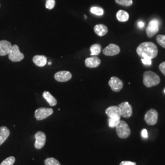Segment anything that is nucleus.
<instances>
[{
	"instance_id": "aec40b11",
	"label": "nucleus",
	"mask_w": 165,
	"mask_h": 165,
	"mask_svg": "<svg viewBox=\"0 0 165 165\" xmlns=\"http://www.w3.org/2000/svg\"><path fill=\"white\" fill-rule=\"evenodd\" d=\"M116 17H117V19L119 21L125 22L129 20V14L126 11L120 10L117 12Z\"/></svg>"
},
{
	"instance_id": "b1692460",
	"label": "nucleus",
	"mask_w": 165,
	"mask_h": 165,
	"mask_svg": "<svg viewBox=\"0 0 165 165\" xmlns=\"http://www.w3.org/2000/svg\"><path fill=\"white\" fill-rule=\"evenodd\" d=\"M15 161V158L13 156L9 157L6 158L2 163L0 164V165H13Z\"/></svg>"
},
{
	"instance_id": "5701e85b",
	"label": "nucleus",
	"mask_w": 165,
	"mask_h": 165,
	"mask_svg": "<svg viewBox=\"0 0 165 165\" xmlns=\"http://www.w3.org/2000/svg\"><path fill=\"white\" fill-rule=\"evenodd\" d=\"M90 12L91 13L95 14L98 16H102L103 15L104 11L103 9L102 8L100 7H97V6H94L90 8Z\"/></svg>"
},
{
	"instance_id": "7ed1b4c3",
	"label": "nucleus",
	"mask_w": 165,
	"mask_h": 165,
	"mask_svg": "<svg viewBox=\"0 0 165 165\" xmlns=\"http://www.w3.org/2000/svg\"><path fill=\"white\" fill-rule=\"evenodd\" d=\"M116 129L117 135L122 139L127 138L131 133L129 125L124 121H120L119 123L116 127Z\"/></svg>"
},
{
	"instance_id": "1a4fd4ad",
	"label": "nucleus",
	"mask_w": 165,
	"mask_h": 165,
	"mask_svg": "<svg viewBox=\"0 0 165 165\" xmlns=\"http://www.w3.org/2000/svg\"><path fill=\"white\" fill-rule=\"evenodd\" d=\"M120 108L121 116L125 118H129L132 115V107L128 102L121 103L118 106Z\"/></svg>"
},
{
	"instance_id": "7c9ffc66",
	"label": "nucleus",
	"mask_w": 165,
	"mask_h": 165,
	"mask_svg": "<svg viewBox=\"0 0 165 165\" xmlns=\"http://www.w3.org/2000/svg\"><path fill=\"white\" fill-rule=\"evenodd\" d=\"M120 165H136V163L131 162L129 161H124L120 163Z\"/></svg>"
},
{
	"instance_id": "4be33fe9",
	"label": "nucleus",
	"mask_w": 165,
	"mask_h": 165,
	"mask_svg": "<svg viewBox=\"0 0 165 165\" xmlns=\"http://www.w3.org/2000/svg\"><path fill=\"white\" fill-rule=\"evenodd\" d=\"M121 121V117H109V127L111 128L116 127Z\"/></svg>"
},
{
	"instance_id": "412c9836",
	"label": "nucleus",
	"mask_w": 165,
	"mask_h": 165,
	"mask_svg": "<svg viewBox=\"0 0 165 165\" xmlns=\"http://www.w3.org/2000/svg\"><path fill=\"white\" fill-rule=\"evenodd\" d=\"M90 56H97L102 51V46L99 43H96L92 45L90 48Z\"/></svg>"
},
{
	"instance_id": "f3484780",
	"label": "nucleus",
	"mask_w": 165,
	"mask_h": 165,
	"mask_svg": "<svg viewBox=\"0 0 165 165\" xmlns=\"http://www.w3.org/2000/svg\"><path fill=\"white\" fill-rule=\"evenodd\" d=\"M33 61L38 67H43L47 63V58L43 55H36L33 57Z\"/></svg>"
},
{
	"instance_id": "4468645a",
	"label": "nucleus",
	"mask_w": 165,
	"mask_h": 165,
	"mask_svg": "<svg viewBox=\"0 0 165 165\" xmlns=\"http://www.w3.org/2000/svg\"><path fill=\"white\" fill-rule=\"evenodd\" d=\"M101 64L100 59L96 56H92L85 60V65L89 68H96Z\"/></svg>"
},
{
	"instance_id": "9b49d317",
	"label": "nucleus",
	"mask_w": 165,
	"mask_h": 165,
	"mask_svg": "<svg viewBox=\"0 0 165 165\" xmlns=\"http://www.w3.org/2000/svg\"><path fill=\"white\" fill-rule=\"evenodd\" d=\"M36 142L34 146L37 149L43 148L46 143V135L42 132H37L35 135Z\"/></svg>"
},
{
	"instance_id": "ddd939ff",
	"label": "nucleus",
	"mask_w": 165,
	"mask_h": 165,
	"mask_svg": "<svg viewBox=\"0 0 165 165\" xmlns=\"http://www.w3.org/2000/svg\"><path fill=\"white\" fill-rule=\"evenodd\" d=\"M12 44L8 40L0 41V56H6L9 54L12 48Z\"/></svg>"
},
{
	"instance_id": "20e7f679",
	"label": "nucleus",
	"mask_w": 165,
	"mask_h": 165,
	"mask_svg": "<svg viewBox=\"0 0 165 165\" xmlns=\"http://www.w3.org/2000/svg\"><path fill=\"white\" fill-rule=\"evenodd\" d=\"M9 58L12 62H20L24 59V55L20 52L18 45H14L12 46L11 50L9 52Z\"/></svg>"
},
{
	"instance_id": "a211bd4d",
	"label": "nucleus",
	"mask_w": 165,
	"mask_h": 165,
	"mask_svg": "<svg viewBox=\"0 0 165 165\" xmlns=\"http://www.w3.org/2000/svg\"><path fill=\"white\" fill-rule=\"evenodd\" d=\"M94 31L95 33L100 37H102L106 35L108 33V28L102 24L96 25L94 27Z\"/></svg>"
},
{
	"instance_id": "bb28decb",
	"label": "nucleus",
	"mask_w": 165,
	"mask_h": 165,
	"mask_svg": "<svg viewBox=\"0 0 165 165\" xmlns=\"http://www.w3.org/2000/svg\"><path fill=\"white\" fill-rule=\"evenodd\" d=\"M157 42L160 46L163 47V48L165 49V36L164 35L157 36Z\"/></svg>"
},
{
	"instance_id": "393cba45",
	"label": "nucleus",
	"mask_w": 165,
	"mask_h": 165,
	"mask_svg": "<svg viewBox=\"0 0 165 165\" xmlns=\"http://www.w3.org/2000/svg\"><path fill=\"white\" fill-rule=\"evenodd\" d=\"M45 165H61L60 163L54 158H49L45 160Z\"/></svg>"
},
{
	"instance_id": "f03ea898",
	"label": "nucleus",
	"mask_w": 165,
	"mask_h": 165,
	"mask_svg": "<svg viewBox=\"0 0 165 165\" xmlns=\"http://www.w3.org/2000/svg\"><path fill=\"white\" fill-rule=\"evenodd\" d=\"M160 82L159 76L154 72L146 71L143 75V83L148 87L158 84Z\"/></svg>"
},
{
	"instance_id": "473e14b6",
	"label": "nucleus",
	"mask_w": 165,
	"mask_h": 165,
	"mask_svg": "<svg viewBox=\"0 0 165 165\" xmlns=\"http://www.w3.org/2000/svg\"><path fill=\"white\" fill-rule=\"evenodd\" d=\"M138 26L139 28H143L144 27V23L142 21H139L138 23Z\"/></svg>"
},
{
	"instance_id": "6e6552de",
	"label": "nucleus",
	"mask_w": 165,
	"mask_h": 165,
	"mask_svg": "<svg viewBox=\"0 0 165 165\" xmlns=\"http://www.w3.org/2000/svg\"><path fill=\"white\" fill-rule=\"evenodd\" d=\"M108 84L111 89L114 92H118L121 90L124 86L123 81L116 77H111L108 82Z\"/></svg>"
},
{
	"instance_id": "c756f323",
	"label": "nucleus",
	"mask_w": 165,
	"mask_h": 165,
	"mask_svg": "<svg viewBox=\"0 0 165 165\" xmlns=\"http://www.w3.org/2000/svg\"><path fill=\"white\" fill-rule=\"evenodd\" d=\"M159 68L161 73L165 76V61L161 62L159 65Z\"/></svg>"
},
{
	"instance_id": "9d476101",
	"label": "nucleus",
	"mask_w": 165,
	"mask_h": 165,
	"mask_svg": "<svg viewBox=\"0 0 165 165\" xmlns=\"http://www.w3.org/2000/svg\"><path fill=\"white\" fill-rule=\"evenodd\" d=\"M120 51L121 49L118 45L111 43L103 50V53L105 56H113L118 55L120 53Z\"/></svg>"
},
{
	"instance_id": "2eb2a0df",
	"label": "nucleus",
	"mask_w": 165,
	"mask_h": 165,
	"mask_svg": "<svg viewBox=\"0 0 165 165\" xmlns=\"http://www.w3.org/2000/svg\"><path fill=\"white\" fill-rule=\"evenodd\" d=\"M106 114L109 117H121V114L120 108L118 106H111L106 111Z\"/></svg>"
},
{
	"instance_id": "72a5a7b5",
	"label": "nucleus",
	"mask_w": 165,
	"mask_h": 165,
	"mask_svg": "<svg viewBox=\"0 0 165 165\" xmlns=\"http://www.w3.org/2000/svg\"><path fill=\"white\" fill-rule=\"evenodd\" d=\"M48 64H49V65H50V64H52V62H49V63H48Z\"/></svg>"
},
{
	"instance_id": "f257e3e1",
	"label": "nucleus",
	"mask_w": 165,
	"mask_h": 165,
	"mask_svg": "<svg viewBox=\"0 0 165 165\" xmlns=\"http://www.w3.org/2000/svg\"><path fill=\"white\" fill-rule=\"evenodd\" d=\"M136 53L141 58L148 57L152 59L157 56L158 48L154 43L145 42L141 43L138 46Z\"/></svg>"
},
{
	"instance_id": "cd10ccee",
	"label": "nucleus",
	"mask_w": 165,
	"mask_h": 165,
	"mask_svg": "<svg viewBox=\"0 0 165 165\" xmlns=\"http://www.w3.org/2000/svg\"><path fill=\"white\" fill-rule=\"evenodd\" d=\"M55 5V0H46L45 4L46 8L49 9H52Z\"/></svg>"
},
{
	"instance_id": "a878e982",
	"label": "nucleus",
	"mask_w": 165,
	"mask_h": 165,
	"mask_svg": "<svg viewBox=\"0 0 165 165\" xmlns=\"http://www.w3.org/2000/svg\"><path fill=\"white\" fill-rule=\"evenodd\" d=\"M115 1L117 4L124 6H130L133 4L132 0H115Z\"/></svg>"
},
{
	"instance_id": "423d86ee",
	"label": "nucleus",
	"mask_w": 165,
	"mask_h": 165,
	"mask_svg": "<svg viewBox=\"0 0 165 165\" xmlns=\"http://www.w3.org/2000/svg\"><path fill=\"white\" fill-rule=\"evenodd\" d=\"M53 113V110L52 108H40L35 111V118L37 121H42L50 116Z\"/></svg>"
},
{
	"instance_id": "dca6fc26",
	"label": "nucleus",
	"mask_w": 165,
	"mask_h": 165,
	"mask_svg": "<svg viewBox=\"0 0 165 165\" xmlns=\"http://www.w3.org/2000/svg\"><path fill=\"white\" fill-rule=\"evenodd\" d=\"M10 135V130L5 126L0 127V146H2Z\"/></svg>"
},
{
	"instance_id": "f704fd0d",
	"label": "nucleus",
	"mask_w": 165,
	"mask_h": 165,
	"mask_svg": "<svg viewBox=\"0 0 165 165\" xmlns=\"http://www.w3.org/2000/svg\"><path fill=\"white\" fill-rule=\"evenodd\" d=\"M164 93H165V89H164Z\"/></svg>"
},
{
	"instance_id": "2f4dec72",
	"label": "nucleus",
	"mask_w": 165,
	"mask_h": 165,
	"mask_svg": "<svg viewBox=\"0 0 165 165\" xmlns=\"http://www.w3.org/2000/svg\"><path fill=\"white\" fill-rule=\"evenodd\" d=\"M141 135L144 138H148V133L146 129H143L141 132Z\"/></svg>"
},
{
	"instance_id": "6ab92c4d",
	"label": "nucleus",
	"mask_w": 165,
	"mask_h": 165,
	"mask_svg": "<svg viewBox=\"0 0 165 165\" xmlns=\"http://www.w3.org/2000/svg\"><path fill=\"white\" fill-rule=\"evenodd\" d=\"M43 97L46 100V102L49 103V105L52 106H54L57 104L56 99L52 95V94L48 92L45 91L43 93Z\"/></svg>"
},
{
	"instance_id": "0eeeda50",
	"label": "nucleus",
	"mask_w": 165,
	"mask_h": 165,
	"mask_svg": "<svg viewBox=\"0 0 165 165\" xmlns=\"http://www.w3.org/2000/svg\"><path fill=\"white\" fill-rule=\"evenodd\" d=\"M158 117V112L154 109H151L146 113L144 120L149 125H154L157 124Z\"/></svg>"
},
{
	"instance_id": "c85d7f7f",
	"label": "nucleus",
	"mask_w": 165,
	"mask_h": 165,
	"mask_svg": "<svg viewBox=\"0 0 165 165\" xmlns=\"http://www.w3.org/2000/svg\"><path fill=\"white\" fill-rule=\"evenodd\" d=\"M141 61H142V62L146 65H151L152 64V59L149 58L145 57L141 58Z\"/></svg>"
},
{
	"instance_id": "f8f14e48",
	"label": "nucleus",
	"mask_w": 165,
	"mask_h": 165,
	"mask_svg": "<svg viewBox=\"0 0 165 165\" xmlns=\"http://www.w3.org/2000/svg\"><path fill=\"white\" fill-rule=\"evenodd\" d=\"M72 74L68 71L62 70L58 72L55 75V79L59 82H66L72 78Z\"/></svg>"
},
{
	"instance_id": "39448f33",
	"label": "nucleus",
	"mask_w": 165,
	"mask_h": 165,
	"mask_svg": "<svg viewBox=\"0 0 165 165\" xmlns=\"http://www.w3.org/2000/svg\"><path fill=\"white\" fill-rule=\"evenodd\" d=\"M160 22L157 19L152 20L146 28V34L149 37H152L155 36L159 31Z\"/></svg>"
}]
</instances>
